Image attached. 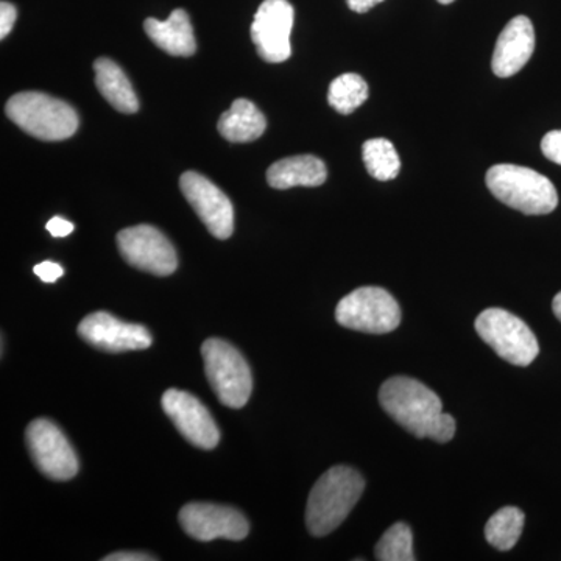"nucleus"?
Returning <instances> with one entry per match:
<instances>
[{"instance_id":"f257e3e1","label":"nucleus","mask_w":561,"mask_h":561,"mask_svg":"<svg viewBox=\"0 0 561 561\" xmlns=\"http://www.w3.org/2000/svg\"><path fill=\"white\" fill-rule=\"evenodd\" d=\"M379 402L391 419L415 437L446 443L456 434V421L443 412L440 398L416 379H387L379 390Z\"/></svg>"},{"instance_id":"f03ea898","label":"nucleus","mask_w":561,"mask_h":561,"mask_svg":"<svg viewBox=\"0 0 561 561\" xmlns=\"http://www.w3.org/2000/svg\"><path fill=\"white\" fill-rule=\"evenodd\" d=\"M365 490V479L350 467H334L324 472L309 494L306 526L313 537H324L337 529Z\"/></svg>"},{"instance_id":"7ed1b4c3","label":"nucleus","mask_w":561,"mask_h":561,"mask_svg":"<svg viewBox=\"0 0 561 561\" xmlns=\"http://www.w3.org/2000/svg\"><path fill=\"white\" fill-rule=\"evenodd\" d=\"M485 183L497 201L526 216H545L559 206L552 181L524 165H493L486 172Z\"/></svg>"},{"instance_id":"20e7f679","label":"nucleus","mask_w":561,"mask_h":561,"mask_svg":"<svg viewBox=\"0 0 561 561\" xmlns=\"http://www.w3.org/2000/svg\"><path fill=\"white\" fill-rule=\"evenodd\" d=\"M7 116L33 138L65 140L76 135L79 114L60 99L43 92H21L5 106Z\"/></svg>"},{"instance_id":"39448f33","label":"nucleus","mask_w":561,"mask_h":561,"mask_svg":"<svg viewBox=\"0 0 561 561\" xmlns=\"http://www.w3.org/2000/svg\"><path fill=\"white\" fill-rule=\"evenodd\" d=\"M202 356L206 378L221 404L231 409L243 408L253 391V376L242 354L231 343L208 339L203 343Z\"/></svg>"},{"instance_id":"423d86ee","label":"nucleus","mask_w":561,"mask_h":561,"mask_svg":"<svg viewBox=\"0 0 561 561\" xmlns=\"http://www.w3.org/2000/svg\"><path fill=\"white\" fill-rule=\"evenodd\" d=\"M476 331L497 356L516 367H527L540 353L537 337L519 317L505 309L491 308L476 319Z\"/></svg>"},{"instance_id":"0eeeda50","label":"nucleus","mask_w":561,"mask_h":561,"mask_svg":"<svg viewBox=\"0 0 561 561\" xmlns=\"http://www.w3.org/2000/svg\"><path fill=\"white\" fill-rule=\"evenodd\" d=\"M335 320L348 330L387 334L400 327L401 309L386 289L359 287L339 302Z\"/></svg>"},{"instance_id":"6e6552de","label":"nucleus","mask_w":561,"mask_h":561,"mask_svg":"<svg viewBox=\"0 0 561 561\" xmlns=\"http://www.w3.org/2000/svg\"><path fill=\"white\" fill-rule=\"evenodd\" d=\"M25 442L36 467L51 481H69L79 472V459L72 445L50 420L32 421L25 431Z\"/></svg>"},{"instance_id":"1a4fd4ad","label":"nucleus","mask_w":561,"mask_h":561,"mask_svg":"<svg viewBox=\"0 0 561 561\" xmlns=\"http://www.w3.org/2000/svg\"><path fill=\"white\" fill-rule=\"evenodd\" d=\"M117 247L128 264L151 275L169 276L179 267L171 241L150 225L125 228L117 234Z\"/></svg>"},{"instance_id":"9d476101","label":"nucleus","mask_w":561,"mask_h":561,"mask_svg":"<svg viewBox=\"0 0 561 561\" xmlns=\"http://www.w3.org/2000/svg\"><path fill=\"white\" fill-rule=\"evenodd\" d=\"M294 21V7L287 0H264L261 3L251 25V39L262 60L273 65L289 60Z\"/></svg>"},{"instance_id":"9b49d317","label":"nucleus","mask_w":561,"mask_h":561,"mask_svg":"<svg viewBox=\"0 0 561 561\" xmlns=\"http://www.w3.org/2000/svg\"><path fill=\"white\" fill-rule=\"evenodd\" d=\"M180 524L194 540L241 541L249 535L250 526L241 512L225 505L191 502L180 512Z\"/></svg>"},{"instance_id":"f8f14e48","label":"nucleus","mask_w":561,"mask_h":561,"mask_svg":"<svg viewBox=\"0 0 561 561\" xmlns=\"http://www.w3.org/2000/svg\"><path fill=\"white\" fill-rule=\"evenodd\" d=\"M181 192L201 217L214 238L225 241L234 231V209L227 195L197 172H186L180 179Z\"/></svg>"},{"instance_id":"ddd939ff","label":"nucleus","mask_w":561,"mask_h":561,"mask_svg":"<svg viewBox=\"0 0 561 561\" xmlns=\"http://www.w3.org/2000/svg\"><path fill=\"white\" fill-rule=\"evenodd\" d=\"M161 404L165 415L191 445L202 449H214L219 445V427L194 394L171 389L162 394Z\"/></svg>"},{"instance_id":"4468645a","label":"nucleus","mask_w":561,"mask_h":561,"mask_svg":"<svg viewBox=\"0 0 561 561\" xmlns=\"http://www.w3.org/2000/svg\"><path fill=\"white\" fill-rule=\"evenodd\" d=\"M79 335L94 348L106 353L147 350L153 342L142 324L125 323L108 312H94L79 324Z\"/></svg>"},{"instance_id":"2eb2a0df","label":"nucleus","mask_w":561,"mask_h":561,"mask_svg":"<svg viewBox=\"0 0 561 561\" xmlns=\"http://www.w3.org/2000/svg\"><path fill=\"white\" fill-rule=\"evenodd\" d=\"M535 50V28L527 16L513 18L500 38L493 51L491 69L501 79L515 76L530 60Z\"/></svg>"},{"instance_id":"dca6fc26","label":"nucleus","mask_w":561,"mask_h":561,"mask_svg":"<svg viewBox=\"0 0 561 561\" xmlns=\"http://www.w3.org/2000/svg\"><path fill=\"white\" fill-rule=\"evenodd\" d=\"M144 31L154 46L173 57H191L197 50L190 14L184 10L173 11L168 21L149 18L144 22Z\"/></svg>"},{"instance_id":"f3484780","label":"nucleus","mask_w":561,"mask_h":561,"mask_svg":"<svg viewBox=\"0 0 561 561\" xmlns=\"http://www.w3.org/2000/svg\"><path fill=\"white\" fill-rule=\"evenodd\" d=\"M328 179L327 165L312 154L284 158L276 161L267 171V183L273 190L286 191L290 187L321 186Z\"/></svg>"},{"instance_id":"a211bd4d","label":"nucleus","mask_w":561,"mask_h":561,"mask_svg":"<svg viewBox=\"0 0 561 561\" xmlns=\"http://www.w3.org/2000/svg\"><path fill=\"white\" fill-rule=\"evenodd\" d=\"M217 128L230 142H251L264 135L267 121L254 103L238 99L227 113L221 114Z\"/></svg>"},{"instance_id":"6ab92c4d","label":"nucleus","mask_w":561,"mask_h":561,"mask_svg":"<svg viewBox=\"0 0 561 561\" xmlns=\"http://www.w3.org/2000/svg\"><path fill=\"white\" fill-rule=\"evenodd\" d=\"M95 84L103 98L117 111L133 114L139 110L138 95L124 70L110 58H99L94 62Z\"/></svg>"},{"instance_id":"aec40b11","label":"nucleus","mask_w":561,"mask_h":561,"mask_svg":"<svg viewBox=\"0 0 561 561\" xmlns=\"http://www.w3.org/2000/svg\"><path fill=\"white\" fill-rule=\"evenodd\" d=\"M365 168L373 179L390 181L397 179L401 171V160L393 144L386 138L365 140L362 146Z\"/></svg>"},{"instance_id":"412c9836","label":"nucleus","mask_w":561,"mask_h":561,"mask_svg":"<svg viewBox=\"0 0 561 561\" xmlns=\"http://www.w3.org/2000/svg\"><path fill=\"white\" fill-rule=\"evenodd\" d=\"M524 519L526 516L518 507L501 508L486 523V541L497 551H511L522 537Z\"/></svg>"},{"instance_id":"4be33fe9","label":"nucleus","mask_w":561,"mask_h":561,"mask_svg":"<svg viewBox=\"0 0 561 561\" xmlns=\"http://www.w3.org/2000/svg\"><path fill=\"white\" fill-rule=\"evenodd\" d=\"M368 95H370V90H368L367 81L357 73H343L330 84L328 102L337 113L346 116L364 105Z\"/></svg>"},{"instance_id":"5701e85b","label":"nucleus","mask_w":561,"mask_h":561,"mask_svg":"<svg viewBox=\"0 0 561 561\" xmlns=\"http://www.w3.org/2000/svg\"><path fill=\"white\" fill-rule=\"evenodd\" d=\"M375 553L379 561L415 560L411 527L404 523L393 524L376 545Z\"/></svg>"},{"instance_id":"b1692460","label":"nucleus","mask_w":561,"mask_h":561,"mask_svg":"<svg viewBox=\"0 0 561 561\" xmlns=\"http://www.w3.org/2000/svg\"><path fill=\"white\" fill-rule=\"evenodd\" d=\"M541 150L549 161L561 165V130L549 131L541 140Z\"/></svg>"},{"instance_id":"393cba45","label":"nucleus","mask_w":561,"mask_h":561,"mask_svg":"<svg viewBox=\"0 0 561 561\" xmlns=\"http://www.w3.org/2000/svg\"><path fill=\"white\" fill-rule=\"evenodd\" d=\"M16 7L3 0V2L0 3V38H7L11 28H13L14 22H16Z\"/></svg>"},{"instance_id":"a878e982","label":"nucleus","mask_w":561,"mask_h":561,"mask_svg":"<svg viewBox=\"0 0 561 561\" xmlns=\"http://www.w3.org/2000/svg\"><path fill=\"white\" fill-rule=\"evenodd\" d=\"M33 272H35V275L38 276L41 280H44V283H55V280L60 279L62 273H65L60 264H55V262L50 261L41 262V264L35 265Z\"/></svg>"},{"instance_id":"bb28decb","label":"nucleus","mask_w":561,"mask_h":561,"mask_svg":"<svg viewBox=\"0 0 561 561\" xmlns=\"http://www.w3.org/2000/svg\"><path fill=\"white\" fill-rule=\"evenodd\" d=\"M46 228L54 238H66L73 231V225L69 220L62 219V217H54V219L47 221Z\"/></svg>"},{"instance_id":"cd10ccee","label":"nucleus","mask_w":561,"mask_h":561,"mask_svg":"<svg viewBox=\"0 0 561 561\" xmlns=\"http://www.w3.org/2000/svg\"><path fill=\"white\" fill-rule=\"evenodd\" d=\"M103 561H153L154 557L142 552H116L103 557Z\"/></svg>"},{"instance_id":"c85d7f7f","label":"nucleus","mask_w":561,"mask_h":561,"mask_svg":"<svg viewBox=\"0 0 561 561\" xmlns=\"http://www.w3.org/2000/svg\"><path fill=\"white\" fill-rule=\"evenodd\" d=\"M381 2H383V0H346L350 10L356 11V13H367L368 10H371L373 7Z\"/></svg>"},{"instance_id":"c756f323","label":"nucleus","mask_w":561,"mask_h":561,"mask_svg":"<svg viewBox=\"0 0 561 561\" xmlns=\"http://www.w3.org/2000/svg\"><path fill=\"white\" fill-rule=\"evenodd\" d=\"M552 311L556 313L557 319L561 321V291L556 295L552 301Z\"/></svg>"},{"instance_id":"7c9ffc66","label":"nucleus","mask_w":561,"mask_h":561,"mask_svg":"<svg viewBox=\"0 0 561 561\" xmlns=\"http://www.w3.org/2000/svg\"><path fill=\"white\" fill-rule=\"evenodd\" d=\"M438 2L443 3V5H449V3H453L454 0H438Z\"/></svg>"}]
</instances>
